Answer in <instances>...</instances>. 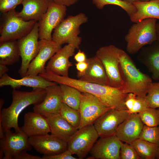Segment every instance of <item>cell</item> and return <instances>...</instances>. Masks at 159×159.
<instances>
[{"mask_svg": "<svg viewBox=\"0 0 159 159\" xmlns=\"http://www.w3.org/2000/svg\"><path fill=\"white\" fill-rule=\"evenodd\" d=\"M45 79L59 84L72 86L81 92L91 94L97 97L107 107L111 109L127 110L125 101L127 93L120 88L64 77L45 70L42 74Z\"/></svg>", "mask_w": 159, "mask_h": 159, "instance_id": "1", "label": "cell"}, {"mask_svg": "<svg viewBox=\"0 0 159 159\" xmlns=\"http://www.w3.org/2000/svg\"><path fill=\"white\" fill-rule=\"evenodd\" d=\"M46 93L45 88H34L30 92L22 91L13 89L12 100L7 108L2 109L3 104H0V135L5 131L13 128L15 132L20 131L18 126V118L21 112L25 108L41 102Z\"/></svg>", "mask_w": 159, "mask_h": 159, "instance_id": "2", "label": "cell"}, {"mask_svg": "<svg viewBox=\"0 0 159 159\" xmlns=\"http://www.w3.org/2000/svg\"><path fill=\"white\" fill-rule=\"evenodd\" d=\"M119 58L120 72L123 83L121 89L123 92L146 96L152 83L151 78L138 69L131 57L120 49Z\"/></svg>", "mask_w": 159, "mask_h": 159, "instance_id": "3", "label": "cell"}, {"mask_svg": "<svg viewBox=\"0 0 159 159\" xmlns=\"http://www.w3.org/2000/svg\"><path fill=\"white\" fill-rule=\"evenodd\" d=\"M156 21V19H147L130 27L125 37L126 50L129 54H135L143 47L157 40Z\"/></svg>", "mask_w": 159, "mask_h": 159, "instance_id": "4", "label": "cell"}, {"mask_svg": "<svg viewBox=\"0 0 159 159\" xmlns=\"http://www.w3.org/2000/svg\"><path fill=\"white\" fill-rule=\"evenodd\" d=\"M88 21L87 17L83 13L68 16L54 29L52 34V40L61 45L67 43L73 45L76 49H79L82 41L81 37L79 36L80 27Z\"/></svg>", "mask_w": 159, "mask_h": 159, "instance_id": "5", "label": "cell"}, {"mask_svg": "<svg viewBox=\"0 0 159 159\" xmlns=\"http://www.w3.org/2000/svg\"><path fill=\"white\" fill-rule=\"evenodd\" d=\"M3 14L4 18L0 28V42L21 39L31 31L37 22L24 20L18 16L15 9Z\"/></svg>", "mask_w": 159, "mask_h": 159, "instance_id": "6", "label": "cell"}, {"mask_svg": "<svg viewBox=\"0 0 159 159\" xmlns=\"http://www.w3.org/2000/svg\"><path fill=\"white\" fill-rule=\"evenodd\" d=\"M120 49L113 45L104 46L98 49L95 56L104 66L108 79L109 85L121 89L123 83L119 66Z\"/></svg>", "mask_w": 159, "mask_h": 159, "instance_id": "7", "label": "cell"}, {"mask_svg": "<svg viewBox=\"0 0 159 159\" xmlns=\"http://www.w3.org/2000/svg\"><path fill=\"white\" fill-rule=\"evenodd\" d=\"M99 137L93 124L79 129L67 142L68 150L80 159L85 158Z\"/></svg>", "mask_w": 159, "mask_h": 159, "instance_id": "8", "label": "cell"}, {"mask_svg": "<svg viewBox=\"0 0 159 159\" xmlns=\"http://www.w3.org/2000/svg\"><path fill=\"white\" fill-rule=\"evenodd\" d=\"M67 6L50 0L46 13L38 22L39 40H52V32L64 19Z\"/></svg>", "mask_w": 159, "mask_h": 159, "instance_id": "9", "label": "cell"}, {"mask_svg": "<svg viewBox=\"0 0 159 159\" xmlns=\"http://www.w3.org/2000/svg\"><path fill=\"white\" fill-rule=\"evenodd\" d=\"M32 147L29 137L21 130L13 132L6 130L0 139V159H12L21 151H30Z\"/></svg>", "mask_w": 159, "mask_h": 159, "instance_id": "10", "label": "cell"}, {"mask_svg": "<svg viewBox=\"0 0 159 159\" xmlns=\"http://www.w3.org/2000/svg\"><path fill=\"white\" fill-rule=\"evenodd\" d=\"M39 33L38 21L26 35L17 40L20 57L21 67L18 73L22 77L26 75L29 65L39 51Z\"/></svg>", "mask_w": 159, "mask_h": 159, "instance_id": "11", "label": "cell"}, {"mask_svg": "<svg viewBox=\"0 0 159 159\" xmlns=\"http://www.w3.org/2000/svg\"><path fill=\"white\" fill-rule=\"evenodd\" d=\"M111 109L104 104L96 97L87 92H82L79 111L81 115L79 129L93 124L104 113Z\"/></svg>", "mask_w": 159, "mask_h": 159, "instance_id": "12", "label": "cell"}, {"mask_svg": "<svg viewBox=\"0 0 159 159\" xmlns=\"http://www.w3.org/2000/svg\"><path fill=\"white\" fill-rule=\"evenodd\" d=\"M130 114L126 110L115 109H110L104 113L93 124L99 137L115 135L119 125Z\"/></svg>", "mask_w": 159, "mask_h": 159, "instance_id": "13", "label": "cell"}, {"mask_svg": "<svg viewBox=\"0 0 159 159\" xmlns=\"http://www.w3.org/2000/svg\"><path fill=\"white\" fill-rule=\"evenodd\" d=\"M29 140L32 147L44 155H53L68 150L67 142L51 134L30 137Z\"/></svg>", "mask_w": 159, "mask_h": 159, "instance_id": "14", "label": "cell"}, {"mask_svg": "<svg viewBox=\"0 0 159 159\" xmlns=\"http://www.w3.org/2000/svg\"><path fill=\"white\" fill-rule=\"evenodd\" d=\"M120 141L115 135L100 137L91 150L90 159H120Z\"/></svg>", "mask_w": 159, "mask_h": 159, "instance_id": "15", "label": "cell"}, {"mask_svg": "<svg viewBox=\"0 0 159 159\" xmlns=\"http://www.w3.org/2000/svg\"><path fill=\"white\" fill-rule=\"evenodd\" d=\"M39 43V52L30 63L26 75H39L45 69L46 62L62 48L52 40L40 39Z\"/></svg>", "mask_w": 159, "mask_h": 159, "instance_id": "16", "label": "cell"}, {"mask_svg": "<svg viewBox=\"0 0 159 159\" xmlns=\"http://www.w3.org/2000/svg\"><path fill=\"white\" fill-rule=\"evenodd\" d=\"M76 49L72 44L65 45L49 59L45 69L59 75L69 77V69L73 66L69 59L74 54Z\"/></svg>", "mask_w": 159, "mask_h": 159, "instance_id": "17", "label": "cell"}, {"mask_svg": "<svg viewBox=\"0 0 159 159\" xmlns=\"http://www.w3.org/2000/svg\"><path fill=\"white\" fill-rule=\"evenodd\" d=\"M46 93L43 100L34 105L33 111L45 116L59 113L63 102L59 85L56 83L46 88Z\"/></svg>", "mask_w": 159, "mask_h": 159, "instance_id": "18", "label": "cell"}, {"mask_svg": "<svg viewBox=\"0 0 159 159\" xmlns=\"http://www.w3.org/2000/svg\"><path fill=\"white\" fill-rule=\"evenodd\" d=\"M144 125L138 113L130 114L119 125L115 135L121 141L131 144L139 138Z\"/></svg>", "mask_w": 159, "mask_h": 159, "instance_id": "19", "label": "cell"}, {"mask_svg": "<svg viewBox=\"0 0 159 159\" xmlns=\"http://www.w3.org/2000/svg\"><path fill=\"white\" fill-rule=\"evenodd\" d=\"M20 129L29 138L50 132V127L45 116L34 112L25 114L23 125Z\"/></svg>", "mask_w": 159, "mask_h": 159, "instance_id": "20", "label": "cell"}, {"mask_svg": "<svg viewBox=\"0 0 159 159\" xmlns=\"http://www.w3.org/2000/svg\"><path fill=\"white\" fill-rule=\"evenodd\" d=\"M56 82L47 80L39 75H26L21 79H16L10 77L6 73L0 79V87L10 86L13 89L25 86L34 88H46Z\"/></svg>", "mask_w": 159, "mask_h": 159, "instance_id": "21", "label": "cell"}, {"mask_svg": "<svg viewBox=\"0 0 159 159\" xmlns=\"http://www.w3.org/2000/svg\"><path fill=\"white\" fill-rule=\"evenodd\" d=\"M138 58L151 73L153 79L159 80V41L156 40L142 48Z\"/></svg>", "mask_w": 159, "mask_h": 159, "instance_id": "22", "label": "cell"}, {"mask_svg": "<svg viewBox=\"0 0 159 159\" xmlns=\"http://www.w3.org/2000/svg\"><path fill=\"white\" fill-rule=\"evenodd\" d=\"M49 124L51 134L68 142L77 131L67 122L59 113L45 116Z\"/></svg>", "mask_w": 159, "mask_h": 159, "instance_id": "23", "label": "cell"}, {"mask_svg": "<svg viewBox=\"0 0 159 159\" xmlns=\"http://www.w3.org/2000/svg\"><path fill=\"white\" fill-rule=\"evenodd\" d=\"M88 66L83 74H77L79 79L92 83L109 85L108 79L103 65L95 55L87 58Z\"/></svg>", "mask_w": 159, "mask_h": 159, "instance_id": "24", "label": "cell"}, {"mask_svg": "<svg viewBox=\"0 0 159 159\" xmlns=\"http://www.w3.org/2000/svg\"><path fill=\"white\" fill-rule=\"evenodd\" d=\"M50 0H23L19 16L25 21H39L47 9Z\"/></svg>", "mask_w": 159, "mask_h": 159, "instance_id": "25", "label": "cell"}, {"mask_svg": "<svg viewBox=\"0 0 159 159\" xmlns=\"http://www.w3.org/2000/svg\"><path fill=\"white\" fill-rule=\"evenodd\" d=\"M133 4L136 11L130 17L132 22L137 23L148 18L159 19V0L146 1L138 0Z\"/></svg>", "mask_w": 159, "mask_h": 159, "instance_id": "26", "label": "cell"}, {"mask_svg": "<svg viewBox=\"0 0 159 159\" xmlns=\"http://www.w3.org/2000/svg\"><path fill=\"white\" fill-rule=\"evenodd\" d=\"M20 57L17 41L0 42V64L12 65L19 61Z\"/></svg>", "mask_w": 159, "mask_h": 159, "instance_id": "27", "label": "cell"}, {"mask_svg": "<svg viewBox=\"0 0 159 159\" xmlns=\"http://www.w3.org/2000/svg\"><path fill=\"white\" fill-rule=\"evenodd\" d=\"M63 102L70 107L79 110L82 92L77 88L69 85L59 84Z\"/></svg>", "mask_w": 159, "mask_h": 159, "instance_id": "28", "label": "cell"}, {"mask_svg": "<svg viewBox=\"0 0 159 159\" xmlns=\"http://www.w3.org/2000/svg\"><path fill=\"white\" fill-rule=\"evenodd\" d=\"M131 144L141 159L156 158L159 148L157 145L139 138Z\"/></svg>", "mask_w": 159, "mask_h": 159, "instance_id": "29", "label": "cell"}, {"mask_svg": "<svg viewBox=\"0 0 159 159\" xmlns=\"http://www.w3.org/2000/svg\"><path fill=\"white\" fill-rule=\"evenodd\" d=\"M59 113L71 125L78 129L81 122L79 110H75L62 102Z\"/></svg>", "mask_w": 159, "mask_h": 159, "instance_id": "30", "label": "cell"}, {"mask_svg": "<svg viewBox=\"0 0 159 159\" xmlns=\"http://www.w3.org/2000/svg\"><path fill=\"white\" fill-rule=\"evenodd\" d=\"M93 4L99 9H101L107 5H114L120 7L125 11L129 17L135 13L136 9L133 4L122 0H92Z\"/></svg>", "mask_w": 159, "mask_h": 159, "instance_id": "31", "label": "cell"}, {"mask_svg": "<svg viewBox=\"0 0 159 159\" xmlns=\"http://www.w3.org/2000/svg\"><path fill=\"white\" fill-rule=\"evenodd\" d=\"M138 114L144 125L150 126L159 125V108L149 107Z\"/></svg>", "mask_w": 159, "mask_h": 159, "instance_id": "32", "label": "cell"}, {"mask_svg": "<svg viewBox=\"0 0 159 159\" xmlns=\"http://www.w3.org/2000/svg\"><path fill=\"white\" fill-rule=\"evenodd\" d=\"M139 139L155 144L159 147V127L144 125Z\"/></svg>", "mask_w": 159, "mask_h": 159, "instance_id": "33", "label": "cell"}, {"mask_svg": "<svg viewBox=\"0 0 159 159\" xmlns=\"http://www.w3.org/2000/svg\"><path fill=\"white\" fill-rule=\"evenodd\" d=\"M146 99L149 107L159 108V82L152 83L148 91Z\"/></svg>", "mask_w": 159, "mask_h": 159, "instance_id": "34", "label": "cell"}, {"mask_svg": "<svg viewBox=\"0 0 159 159\" xmlns=\"http://www.w3.org/2000/svg\"><path fill=\"white\" fill-rule=\"evenodd\" d=\"M120 159H141L131 144L121 143L120 150Z\"/></svg>", "mask_w": 159, "mask_h": 159, "instance_id": "35", "label": "cell"}, {"mask_svg": "<svg viewBox=\"0 0 159 159\" xmlns=\"http://www.w3.org/2000/svg\"><path fill=\"white\" fill-rule=\"evenodd\" d=\"M146 96L137 95L132 108L129 114L139 113L149 107L146 99Z\"/></svg>", "mask_w": 159, "mask_h": 159, "instance_id": "36", "label": "cell"}, {"mask_svg": "<svg viewBox=\"0 0 159 159\" xmlns=\"http://www.w3.org/2000/svg\"><path fill=\"white\" fill-rule=\"evenodd\" d=\"M23 0H0V11L3 14L15 9Z\"/></svg>", "mask_w": 159, "mask_h": 159, "instance_id": "37", "label": "cell"}, {"mask_svg": "<svg viewBox=\"0 0 159 159\" xmlns=\"http://www.w3.org/2000/svg\"><path fill=\"white\" fill-rule=\"evenodd\" d=\"M68 150L59 154L51 156L44 155L42 159H77Z\"/></svg>", "mask_w": 159, "mask_h": 159, "instance_id": "38", "label": "cell"}, {"mask_svg": "<svg viewBox=\"0 0 159 159\" xmlns=\"http://www.w3.org/2000/svg\"><path fill=\"white\" fill-rule=\"evenodd\" d=\"M136 96V94L133 93H127L125 101V105L129 114L132 108Z\"/></svg>", "mask_w": 159, "mask_h": 159, "instance_id": "39", "label": "cell"}, {"mask_svg": "<svg viewBox=\"0 0 159 159\" xmlns=\"http://www.w3.org/2000/svg\"><path fill=\"white\" fill-rule=\"evenodd\" d=\"M27 150H23L14 156L12 159H42V157L37 155H30Z\"/></svg>", "mask_w": 159, "mask_h": 159, "instance_id": "40", "label": "cell"}, {"mask_svg": "<svg viewBox=\"0 0 159 159\" xmlns=\"http://www.w3.org/2000/svg\"><path fill=\"white\" fill-rule=\"evenodd\" d=\"M76 68L77 70V74H83L88 66V63L86 61L85 62H77L75 64Z\"/></svg>", "mask_w": 159, "mask_h": 159, "instance_id": "41", "label": "cell"}, {"mask_svg": "<svg viewBox=\"0 0 159 159\" xmlns=\"http://www.w3.org/2000/svg\"><path fill=\"white\" fill-rule=\"evenodd\" d=\"M74 58L77 62H86L87 59L84 52L79 49L77 53L74 55Z\"/></svg>", "mask_w": 159, "mask_h": 159, "instance_id": "42", "label": "cell"}, {"mask_svg": "<svg viewBox=\"0 0 159 159\" xmlns=\"http://www.w3.org/2000/svg\"><path fill=\"white\" fill-rule=\"evenodd\" d=\"M55 3L69 6L76 3L79 0H52Z\"/></svg>", "mask_w": 159, "mask_h": 159, "instance_id": "43", "label": "cell"}, {"mask_svg": "<svg viewBox=\"0 0 159 159\" xmlns=\"http://www.w3.org/2000/svg\"><path fill=\"white\" fill-rule=\"evenodd\" d=\"M9 69L6 65L0 64V77H2L8 71Z\"/></svg>", "mask_w": 159, "mask_h": 159, "instance_id": "44", "label": "cell"}, {"mask_svg": "<svg viewBox=\"0 0 159 159\" xmlns=\"http://www.w3.org/2000/svg\"><path fill=\"white\" fill-rule=\"evenodd\" d=\"M156 31L157 36V40L159 41V22L156 24Z\"/></svg>", "mask_w": 159, "mask_h": 159, "instance_id": "45", "label": "cell"}, {"mask_svg": "<svg viewBox=\"0 0 159 159\" xmlns=\"http://www.w3.org/2000/svg\"><path fill=\"white\" fill-rule=\"evenodd\" d=\"M122 1L131 4H133L138 0H122Z\"/></svg>", "mask_w": 159, "mask_h": 159, "instance_id": "46", "label": "cell"}, {"mask_svg": "<svg viewBox=\"0 0 159 159\" xmlns=\"http://www.w3.org/2000/svg\"><path fill=\"white\" fill-rule=\"evenodd\" d=\"M156 159H159V148Z\"/></svg>", "mask_w": 159, "mask_h": 159, "instance_id": "47", "label": "cell"}, {"mask_svg": "<svg viewBox=\"0 0 159 159\" xmlns=\"http://www.w3.org/2000/svg\"><path fill=\"white\" fill-rule=\"evenodd\" d=\"M140 1H150V0H138Z\"/></svg>", "mask_w": 159, "mask_h": 159, "instance_id": "48", "label": "cell"}]
</instances>
